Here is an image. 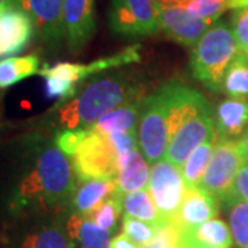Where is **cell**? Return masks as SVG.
<instances>
[{
	"instance_id": "6da1fadb",
	"label": "cell",
	"mask_w": 248,
	"mask_h": 248,
	"mask_svg": "<svg viewBox=\"0 0 248 248\" xmlns=\"http://www.w3.org/2000/svg\"><path fill=\"white\" fill-rule=\"evenodd\" d=\"M69 157L54 138L36 131L18 137L7 152L1 182V207L13 221L43 214L65 213L76 192Z\"/></svg>"
},
{
	"instance_id": "7a4b0ae2",
	"label": "cell",
	"mask_w": 248,
	"mask_h": 248,
	"mask_svg": "<svg viewBox=\"0 0 248 248\" xmlns=\"http://www.w3.org/2000/svg\"><path fill=\"white\" fill-rule=\"evenodd\" d=\"M146 84L130 72L109 73L90 80L75 97L57 104L42 123L61 130H89L104 115L145 98Z\"/></svg>"
},
{
	"instance_id": "3957f363",
	"label": "cell",
	"mask_w": 248,
	"mask_h": 248,
	"mask_svg": "<svg viewBox=\"0 0 248 248\" xmlns=\"http://www.w3.org/2000/svg\"><path fill=\"white\" fill-rule=\"evenodd\" d=\"M239 53V46L231 28L223 22L214 24L193 48L190 58L193 78L205 89L214 93L222 91L225 73Z\"/></svg>"
},
{
	"instance_id": "277c9868",
	"label": "cell",
	"mask_w": 248,
	"mask_h": 248,
	"mask_svg": "<svg viewBox=\"0 0 248 248\" xmlns=\"http://www.w3.org/2000/svg\"><path fill=\"white\" fill-rule=\"evenodd\" d=\"M137 138L140 151L148 163L155 164L166 156L170 143L169 115L161 87L142 101Z\"/></svg>"
},
{
	"instance_id": "5b68a950",
	"label": "cell",
	"mask_w": 248,
	"mask_h": 248,
	"mask_svg": "<svg viewBox=\"0 0 248 248\" xmlns=\"http://www.w3.org/2000/svg\"><path fill=\"white\" fill-rule=\"evenodd\" d=\"M120 153L109 134L90 131L81 142L72 164L79 182L90 179L117 181Z\"/></svg>"
},
{
	"instance_id": "8992f818",
	"label": "cell",
	"mask_w": 248,
	"mask_h": 248,
	"mask_svg": "<svg viewBox=\"0 0 248 248\" xmlns=\"http://www.w3.org/2000/svg\"><path fill=\"white\" fill-rule=\"evenodd\" d=\"M10 233V248H75L63 213L32 215L16 219Z\"/></svg>"
},
{
	"instance_id": "52a82bcc",
	"label": "cell",
	"mask_w": 248,
	"mask_h": 248,
	"mask_svg": "<svg viewBox=\"0 0 248 248\" xmlns=\"http://www.w3.org/2000/svg\"><path fill=\"white\" fill-rule=\"evenodd\" d=\"M243 164L244 160L240 152L239 141L218 138L199 186L218 200L229 204L234 181Z\"/></svg>"
},
{
	"instance_id": "ba28073f",
	"label": "cell",
	"mask_w": 248,
	"mask_h": 248,
	"mask_svg": "<svg viewBox=\"0 0 248 248\" xmlns=\"http://www.w3.org/2000/svg\"><path fill=\"white\" fill-rule=\"evenodd\" d=\"M159 0H112L109 9V29L124 37H140L160 29Z\"/></svg>"
},
{
	"instance_id": "9c48e42d",
	"label": "cell",
	"mask_w": 248,
	"mask_h": 248,
	"mask_svg": "<svg viewBox=\"0 0 248 248\" xmlns=\"http://www.w3.org/2000/svg\"><path fill=\"white\" fill-rule=\"evenodd\" d=\"M148 190L163 221L172 223L187 190L182 172L166 159L160 160L152 166Z\"/></svg>"
},
{
	"instance_id": "30bf717a",
	"label": "cell",
	"mask_w": 248,
	"mask_h": 248,
	"mask_svg": "<svg viewBox=\"0 0 248 248\" xmlns=\"http://www.w3.org/2000/svg\"><path fill=\"white\" fill-rule=\"evenodd\" d=\"M215 133V112L210 104L202 108L179 125L171 137L164 159L177 169H182L189 156Z\"/></svg>"
},
{
	"instance_id": "8fae6325",
	"label": "cell",
	"mask_w": 248,
	"mask_h": 248,
	"mask_svg": "<svg viewBox=\"0 0 248 248\" xmlns=\"http://www.w3.org/2000/svg\"><path fill=\"white\" fill-rule=\"evenodd\" d=\"M141 46L134 45L130 47H125L124 50L119 53L109 55V57H102L90 63H72V62H60L53 66L45 65L39 75L45 79H61L66 80L78 84L81 80L87 79L89 76L94 73L108 71L112 68H117L122 65H128L133 62H138L141 60Z\"/></svg>"
},
{
	"instance_id": "7c38bea8",
	"label": "cell",
	"mask_w": 248,
	"mask_h": 248,
	"mask_svg": "<svg viewBox=\"0 0 248 248\" xmlns=\"http://www.w3.org/2000/svg\"><path fill=\"white\" fill-rule=\"evenodd\" d=\"M36 33L31 16L21 7L0 11V58L16 57L24 51Z\"/></svg>"
},
{
	"instance_id": "4fadbf2b",
	"label": "cell",
	"mask_w": 248,
	"mask_h": 248,
	"mask_svg": "<svg viewBox=\"0 0 248 248\" xmlns=\"http://www.w3.org/2000/svg\"><path fill=\"white\" fill-rule=\"evenodd\" d=\"M160 31L170 40L185 47H195L208 31L211 22L195 17L181 7L161 6L159 17Z\"/></svg>"
},
{
	"instance_id": "5bb4252c",
	"label": "cell",
	"mask_w": 248,
	"mask_h": 248,
	"mask_svg": "<svg viewBox=\"0 0 248 248\" xmlns=\"http://www.w3.org/2000/svg\"><path fill=\"white\" fill-rule=\"evenodd\" d=\"M95 25V0H63L65 40L72 51L89 43Z\"/></svg>"
},
{
	"instance_id": "9a60e30c",
	"label": "cell",
	"mask_w": 248,
	"mask_h": 248,
	"mask_svg": "<svg viewBox=\"0 0 248 248\" xmlns=\"http://www.w3.org/2000/svg\"><path fill=\"white\" fill-rule=\"evenodd\" d=\"M21 9L33 19L39 37L47 43L65 39L63 0H21Z\"/></svg>"
},
{
	"instance_id": "2e32d148",
	"label": "cell",
	"mask_w": 248,
	"mask_h": 248,
	"mask_svg": "<svg viewBox=\"0 0 248 248\" xmlns=\"http://www.w3.org/2000/svg\"><path fill=\"white\" fill-rule=\"evenodd\" d=\"M218 199L210 192L199 187L186 190L184 203L181 205L174 225L179 231H187L205 221L214 219L219 213Z\"/></svg>"
},
{
	"instance_id": "e0dca14e",
	"label": "cell",
	"mask_w": 248,
	"mask_h": 248,
	"mask_svg": "<svg viewBox=\"0 0 248 248\" xmlns=\"http://www.w3.org/2000/svg\"><path fill=\"white\" fill-rule=\"evenodd\" d=\"M248 130V99L228 98L215 110V131L218 138L240 141Z\"/></svg>"
},
{
	"instance_id": "ac0fdd59",
	"label": "cell",
	"mask_w": 248,
	"mask_h": 248,
	"mask_svg": "<svg viewBox=\"0 0 248 248\" xmlns=\"http://www.w3.org/2000/svg\"><path fill=\"white\" fill-rule=\"evenodd\" d=\"M148 164V160L138 149L122 155L119 159L117 189L123 195L146 189L151 178V169Z\"/></svg>"
},
{
	"instance_id": "d6986e66",
	"label": "cell",
	"mask_w": 248,
	"mask_h": 248,
	"mask_svg": "<svg viewBox=\"0 0 248 248\" xmlns=\"http://www.w3.org/2000/svg\"><path fill=\"white\" fill-rule=\"evenodd\" d=\"M181 243L208 248H231L233 236L231 228L225 222L214 218L181 232Z\"/></svg>"
},
{
	"instance_id": "ffe728a7",
	"label": "cell",
	"mask_w": 248,
	"mask_h": 248,
	"mask_svg": "<svg viewBox=\"0 0 248 248\" xmlns=\"http://www.w3.org/2000/svg\"><path fill=\"white\" fill-rule=\"evenodd\" d=\"M117 181H107V179H90L80 182L79 187L72 200V208L75 214L87 217L91 211H94L99 204L110 199L117 193Z\"/></svg>"
},
{
	"instance_id": "44dd1931",
	"label": "cell",
	"mask_w": 248,
	"mask_h": 248,
	"mask_svg": "<svg viewBox=\"0 0 248 248\" xmlns=\"http://www.w3.org/2000/svg\"><path fill=\"white\" fill-rule=\"evenodd\" d=\"M66 229L71 239L79 243L80 248H109L112 241L110 232L79 214L73 213L66 219Z\"/></svg>"
},
{
	"instance_id": "7402d4cb",
	"label": "cell",
	"mask_w": 248,
	"mask_h": 248,
	"mask_svg": "<svg viewBox=\"0 0 248 248\" xmlns=\"http://www.w3.org/2000/svg\"><path fill=\"white\" fill-rule=\"evenodd\" d=\"M142 101L125 104L123 107L117 108L115 110L104 115L93 127H90V131L97 133L112 134V133H135L138 130L140 113H141Z\"/></svg>"
},
{
	"instance_id": "603a6c76",
	"label": "cell",
	"mask_w": 248,
	"mask_h": 248,
	"mask_svg": "<svg viewBox=\"0 0 248 248\" xmlns=\"http://www.w3.org/2000/svg\"><path fill=\"white\" fill-rule=\"evenodd\" d=\"M123 210L124 215H128V217L140 219V221L148 222L156 228L167 223L160 217L159 211L153 203V199H152L148 189H141V190H135V192H130V193H124Z\"/></svg>"
},
{
	"instance_id": "cb8c5ba5",
	"label": "cell",
	"mask_w": 248,
	"mask_h": 248,
	"mask_svg": "<svg viewBox=\"0 0 248 248\" xmlns=\"http://www.w3.org/2000/svg\"><path fill=\"white\" fill-rule=\"evenodd\" d=\"M217 141H218V135L215 131L189 156V159L186 160L184 167L181 169L186 189L199 187V184L204 175V171L207 169L210 159L213 156Z\"/></svg>"
},
{
	"instance_id": "d4e9b609",
	"label": "cell",
	"mask_w": 248,
	"mask_h": 248,
	"mask_svg": "<svg viewBox=\"0 0 248 248\" xmlns=\"http://www.w3.org/2000/svg\"><path fill=\"white\" fill-rule=\"evenodd\" d=\"M40 60L37 55L10 57L0 61V89H7L18 81L39 73Z\"/></svg>"
},
{
	"instance_id": "484cf974",
	"label": "cell",
	"mask_w": 248,
	"mask_h": 248,
	"mask_svg": "<svg viewBox=\"0 0 248 248\" xmlns=\"http://www.w3.org/2000/svg\"><path fill=\"white\" fill-rule=\"evenodd\" d=\"M222 90L231 98L248 99V57L239 53L223 78Z\"/></svg>"
},
{
	"instance_id": "4316f807",
	"label": "cell",
	"mask_w": 248,
	"mask_h": 248,
	"mask_svg": "<svg viewBox=\"0 0 248 248\" xmlns=\"http://www.w3.org/2000/svg\"><path fill=\"white\" fill-rule=\"evenodd\" d=\"M123 210V193L117 190L115 196L105 200L102 204H99L94 211L87 215V218L94 223H97L99 228L105 231L113 232L116 223L120 218V214Z\"/></svg>"
},
{
	"instance_id": "83f0119b",
	"label": "cell",
	"mask_w": 248,
	"mask_h": 248,
	"mask_svg": "<svg viewBox=\"0 0 248 248\" xmlns=\"http://www.w3.org/2000/svg\"><path fill=\"white\" fill-rule=\"evenodd\" d=\"M229 211V228L239 248H248V202H234Z\"/></svg>"
},
{
	"instance_id": "f1b7e54d",
	"label": "cell",
	"mask_w": 248,
	"mask_h": 248,
	"mask_svg": "<svg viewBox=\"0 0 248 248\" xmlns=\"http://www.w3.org/2000/svg\"><path fill=\"white\" fill-rule=\"evenodd\" d=\"M181 9L187 10L195 17L213 24L229 9L228 0H187Z\"/></svg>"
},
{
	"instance_id": "f546056e",
	"label": "cell",
	"mask_w": 248,
	"mask_h": 248,
	"mask_svg": "<svg viewBox=\"0 0 248 248\" xmlns=\"http://www.w3.org/2000/svg\"><path fill=\"white\" fill-rule=\"evenodd\" d=\"M156 231H157V228L148 222L140 221V219L131 218L128 215H124L123 233L140 247H145L153 239Z\"/></svg>"
},
{
	"instance_id": "4dcf8cb0",
	"label": "cell",
	"mask_w": 248,
	"mask_h": 248,
	"mask_svg": "<svg viewBox=\"0 0 248 248\" xmlns=\"http://www.w3.org/2000/svg\"><path fill=\"white\" fill-rule=\"evenodd\" d=\"M87 134L89 130H61L55 133L54 142L68 157H73Z\"/></svg>"
},
{
	"instance_id": "1f68e13d",
	"label": "cell",
	"mask_w": 248,
	"mask_h": 248,
	"mask_svg": "<svg viewBox=\"0 0 248 248\" xmlns=\"http://www.w3.org/2000/svg\"><path fill=\"white\" fill-rule=\"evenodd\" d=\"M181 231L174 223H164L157 228L153 239L142 248H179Z\"/></svg>"
},
{
	"instance_id": "d6a6232c",
	"label": "cell",
	"mask_w": 248,
	"mask_h": 248,
	"mask_svg": "<svg viewBox=\"0 0 248 248\" xmlns=\"http://www.w3.org/2000/svg\"><path fill=\"white\" fill-rule=\"evenodd\" d=\"M232 32L236 37L240 53L248 55V7L236 10L233 13Z\"/></svg>"
},
{
	"instance_id": "836d02e7",
	"label": "cell",
	"mask_w": 248,
	"mask_h": 248,
	"mask_svg": "<svg viewBox=\"0 0 248 248\" xmlns=\"http://www.w3.org/2000/svg\"><path fill=\"white\" fill-rule=\"evenodd\" d=\"M78 94V84L61 79H46V97L57 98L60 104L69 101Z\"/></svg>"
},
{
	"instance_id": "e575fe53",
	"label": "cell",
	"mask_w": 248,
	"mask_h": 248,
	"mask_svg": "<svg viewBox=\"0 0 248 248\" xmlns=\"http://www.w3.org/2000/svg\"><path fill=\"white\" fill-rule=\"evenodd\" d=\"M234 202H248V163H244L240 169L233 185L231 202L228 205Z\"/></svg>"
},
{
	"instance_id": "d590c367",
	"label": "cell",
	"mask_w": 248,
	"mask_h": 248,
	"mask_svg": "<svg viewBox=\"0 0 248 248\" xmlns=\"http://www.w3.org/2000/svg\"><path fill=\"white\" fill-rule=\"evenodd\" d=\"M109 248H141L138 244H135L134 241L128 239L124 233L116 236L115 239L110 241Z\"/></svg>"
},
{
	"instance_id": "8d00e7d4",
	"label": "cell",
	"mask_w": 248,
	"mask_h": 248,
	"mask_svg": "<svg viewBox=\"0 0 248 248\" xmlns=\"http://www.w3.org/2000/svg\"><path fill=\"white\" fill-rule=\"evenodd\" d=\"M239 148L240 152H241V156H243L244 163H248V130L239 141Z\"/></svg>"
},
{
	"instance_id": "74e56055",
	"label": "cell",
	"mask_w": 248,
	"mask_h": 248,
	"mask_svg": "<svg viewBox=\"0 0 248 248\" xmlns=\"http://www.w3.org/2000/svg\"><path fill=\"white\" fill-rule=\"evenodd\" d=\"M228 7L233 10L247 9L248 0H228Z\"/></svg>"
},
{
	"instance_id": "f35d334b",
	"label": "cell",
	"mask_w": 248,
	"mask_h": 248,
	"mask_svg": "<svg viewBox=\"0 0 248 248\" xmlns=\"http://www.w3.org/2000/svg\"><path fill=\"white\" fill-rule=\"evenodd\" d=\"M21 0H0V11L9 7H21Z\"/></svg>"
},
{
	"instance_id": "ab89813d",
	"label": "cell",
	"mask_w": 248,
	"mask_h": 248,
	"mask_svg": "<svg viewBox=\"0 0 248 248\" xmlns=\"http://www.w3.org/2000/svg\"><path fill=\"white\" fill-rule=\"evenodd\" d=\"M187 0H159L161 6H170V7H182Z\"/></svg>"
},
{
	"instance_id": "60d3db41",
	"label": "cell",
	"mask_w": 248,
	"mask_h": 248,
	"mask_svg": "<svg viewBox=\"0 0 248 248\" xmlns=\"http://www.w3.org/2000/svg\"><path fill=\"white\" fill-rule=\"evenodd\" d=\"M179 248H208V247H203V246H192V244H182L179 241Z\"/></svg>"
},
{
	"instance_id": "b9f144b4",
	"label": "cell",
	"mask_w": 248,
	"mask_h": 248,
	"mask_svg": "<svg viewBox=\"0 0 248 248\" xmlns=\"http://www.w3.org/2000/svg\"><path fill=\"white\" fill-rule=\"evenodd\" d=\"M247 57H248V55H247Z\"/></svg>"
}]
</instances>
